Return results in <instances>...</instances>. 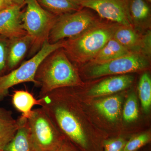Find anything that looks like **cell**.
Listing matches in <instances>:
<instances>
[{
    "label": "cell",
    "instance_id": "6da1fadb",
    "mask_svg": "<svg viewBox=\"0 0 151 151\" xmlns=\"http://www.w3.org/2000/svg\"><path fill=\"white\" fill-rule=\"evenodd\" d=\"M39 97L55 89L81 84L76 69L62 48L53 51L40 63L35 76Z\"/></svg>",
    "mask_w": 151,
    "mask_h": 151
},
{
    "label": "cell",
    "instance_id": "7a4b0ae2",
    "mask_svg": "<svg viewBox=\"0 0 151 151\" xmlns=\"http://www.w3.org/2000/svg\"><path fill=\"white\" fill-rule=\"evenodd\" d=\"M120 24H96L80 35L63 40V49L69 59L81 63L92 60L105 44L113 37Z\"/></svg>",
    "mask_w": 151,
    "mask_h": 151
},
{
    "label": "cell",
    "instance_id": "3957f363",
    "mask_svg": "<svg viewBox=\"0 0 151 151\" xmlns=\"http://www.w3.org/2000/svg\"><path fill=\"white\" fill-rule=\"evenodd\" d=\"M39 106L48 115L57 129L76 144L85 147L87 139L78 116L61 98L58 89L39 97Z\"/></svg>",
    "mask_w": 151,
    "mask_h": 151
},
{
    "label": "cell",
    "instance_id": "277c9868",
    "mask_svg": "<svg viewBox=\"0 0 151 151\" xmlns=\"http://www.w3.org/2000/svg\"><path fill=\"white\" fill-rule=\"evenodd\" d=\"M25 10L22 12L23 27L31 40L29 55L32 57L40 50L49 36L58 16L43 8L37 0H25Z\"/></svg>",
    "mask_w": 151,
    "mask_h": 151
},
{
    "label": "cell",
    "instance_id": "5b68a950",
    "mask_svg": "<svg viewBox=\"0 0 151 151\" xmlns=\"http://www.w3.org/2000/svg\"><path fill=\"white\" fill-rule=\"evenodd\" d=\"M63 41L50 43L47 40L37 53L9 73L0 76V102L8 96L13 86L25 82H32L36 85L35 76L39 66L49 55L62 48Z\"/></svg>",
    "mask_w": 151,
    "mask_h": 151
},
{
    "label": "cell",
    "instance_id": "8992f818",
    "mask_svg": "<svg viewBox=\"0 0 151 151\" xmlns=\"http://www.w3.org/2000/svg\"><path fill=\"white\" fill-rule=\"evenodd\" d=\"M98 22L91 13L82 9L58 16L50 33L49 42L55 43L76 37Z\"/></svg>",
    "mask_w": 151,
    "mask_h": 151
},
{
    "label": "cell",
    "instance_id": "52a82bcc",
    "mask_svg": "<svg viewBox=\"0 0 151 151\" xmlns=\"http://www.w3.org/2000/svg\"><path fill=\"white\" fill-rule=\"evenodd\" d=\"M30 132L39 151H57L62 144L58 129L42 108L33 109L27 119Z\"/></svg>",
    "mask_w": 151,
    "mask_h": 151
},
{
    "label": "cell",
    "instance_id": "ba28073f",
    "mask_svg": "<svg viewBox=\"0 0 151 151\" xmlns=\"http://www.w3.org/2000/svg\"><path fill=\"white\" fill-rule=\"evenodd\" d=\"M150 58L138 52H131L116 59L99 63H92L89 75L92 78L105 76L126 74L137 72L148 67Z\"/></svg>",
    "mask_w": 151,
    "mask_h": 151
},
{
    "label": "cell",
    "instance_id": "9c48e42d",
    "mask_svg": "<svg viewBox=\"0 0 151 151\" xmlns=\"http://www.w3.org/2000/svg\"><path fill=\"white\" fill-rule=\"evenodd\" d=\"M81 8L95 11L101 17L115 23L134 27L130 14L131 0H76Z\"/></svg>",
    "mask_w": 151,
    "mask_h": 151
},
{
    "label": "cell",
    "instance_id": "30bf717a",
    "mask_svg": "<svg viewBox=\"0 0 151 151\" xmlns=\"http://www.w3.org/2000/svg\"><path fill=\"white\" fill-rule=\"evenodd\" d=\"M22 7L14 5L0 12V35L12 39L27 34L22 23Z\"/></svg>",
    "mask_w": 151,
    "mask_h": 151
},
{
    "label": "cell",
    "instance_id": "8fae6325",
    "mask_svg": "<svg viewBox=\"0 0 151 151\" xmlns=\"http://www.w3.org/2000/svg\"><path fill=\"white\" fill-rule=\"evenodd\" d=\"M134 80V77L129 74L113 76L95 84L87 94L90 97H97L114 94L129 87Z\"/></svg>",
    "mask_w": 151,
    "mask_h": 151
},
{
    "label": "cell",
    "instance_id": "7c38bea8",
    "mask_svg": "<svg viewBox=\"0 0 151 151\" xmlns=\"http://www.w3.org/2000/svg\"><path fill=\"white\" fill-rule=\"evenodd\" d=\"M18 119L19 129L3 151H39L32 137L27 119L21 116Z\"/></svg>",
    "mask_w": 151,
    "mask_h": 151
},
{
    "label": "cell",
    "instance_id": "4fadbf2b",
    "mask_svg": "<svg viewBox=\"0 0 151 151\" xmlns=\"http://www.w3.org/2000/svg\"><path fill=\"white\" fill-rule=\"evenodd\" d=\"M31 40L27 34L20 37L9 39L7 58V71L17 68L29 50Z\"/></svg>",
    "mask_w": 151,
    "mask_h": 151
},
{
    "label": "cell",
    "instance_id": "5bb4252c",
    "mask_svg": "<svg viewBox=\"0 0 151 151\" xmlns=\"http://www.w3.org/2000/svg\"><path fill=\"white\" fill-rule=\"evenodd\" d=\"M113 37L131 52L143 54L144 35L136 32L134 27L119 25Z\"/></svg>",
    "mask_w": 151,
    "mask_h": 151
},
{
    "label": "cell",
    "instance_id": "9a60e30c",
    "mask_svg": "<svg viewBox=\"0 0 151 151\" xmlns=\"http://www.w3.org/2000/svg\"><path fill=\"white\" fill-rule=\"evenodd\" d=\"M19 127V119H14L12 111L0 107V150L13 139Z\"/></svg>",
    "mask_w": 151,
    "mask_h": 151
},
{
    "label": "cell",
    "instance_id": "2e32d148",
    "mask_svg": "<svg viewBox=\"0 0 151 151\" xmlns=\"http://www.w3.org/2000/svg\"><path fill=\"white\" fill-rule=\"evenodd\" d=\"M12 103L14 107L21 113V116L28 119L32 114L33 108L40 105V100L36 99L28 91L18 90L14 92Z\"/></svg>",
    "mask_w": 151,
    "mask_h": 151
},
{
    "label": "cell",
    "instance_id": "e0dca14e",
    "mask_svg": "<svg viewBox=\"0 0 151 151\" xmlns=\"http://www.w3.org/2000/svg\"><path fill=\"white\" fill-rule=\"evenodd\" d=\"M122 103V97L115 95L96 102L94 106L98 112L107 120L114 122L120 116Z\"/></svg>",
    "mask_w": 151,
    "mask_h": 151
},
{
    "label": "cell",
    "instance_id": "ac0fdd59",
    "mask_svg": "<svg viewBox=\"0 0 151 151\" xmlns=\"http://www.w3.org/2000/svg\"><path fill=\"white\" fill-rule=\"evenodd\" d=\"M37 1L44 9L58 17L74 12L82 9L76 0H37Z\"/></svg>",
    "mask_w": 151,
    "mask_h": 151
},
{
    "label": "cell",
    "instance_id": "d6986e66",
    "mask_svg": "<svg viewBox=\"0 0 151 151\" xmlns=\"http://www.w3.org/2000/svg\"><path fill=\"white\" fill-rule=\"evenodd\" d=\"M131 52H132L129 51L113 37L108 41L91 61L93 63L106 62L127 55Z\"/></svg>",
    "mask_w": 151,
    "mask_h": 151
},
{
    "label": "cell",
    "instance_id": "ffe728a7",
    "mask_svg": "<svg viewBox=\"0 0 151 151\" xmlns=\"http://www.w3.org/2000/svg\"><path fill=\"white\" fill-rule=\"evenodd\" d=\"M130 12L134 26L142 25L150 17V9L145 0H131Z\"/></svg>",
    "mask_w": 151,
    "mask_h": 151
},
{
    "label": "cell",
    "instance_id": "44dd1931",
    "mask_svg": "<svg viewBox=\"0 0 151 151\" xmlns=\"http://www.w3.org/2000/svg\"><path fill=\"white\" fill-rule=\"evenodd\" d=\"M138 92L143 111L147 113L151 105V78L148 73H143L141 76L138 85Z\"/></svg>",
    "mask_w": 151,
    "mask_h": 151
},
{
    "label": "cell",
    "instance_id": "7402d4cb",
    "mask_svg": "<svg viewBox=\"0 0 151 151\" xmlns=\"http://www.w3.org/2000/svg\"><path fill=\"white\" fill-rule=\"evenodd\" d=\"M123 118L125 122H132L138 119L139 108L137 98L134 93H131L127 98L123 110Z\"/></svg>",
    "mask_w": 151,
    "mask_h": 151
},
{
    "label": "cell",
    "instance_id": "603a6c76",
    "mask_svg": "<svg viewBox=\"0 0 151 151\" xmlns=\"http://www.w3.org/2000/svg\"><path fill=\"white\" fill-rule=\"evenodd\" d=\"M150 136L148 133H143L132 138L127 142L123 151H135L148 143Z\"/></svg>",
    "mask_w": 151,
    "mask_h": 151
},
{
    "label": "cell",
    "instance_id": "cb8c5ba5",
    "mask_svg": "<svg viewBox=\"0 0 151 151\" xmlns=\"http://www.w3.org/2000/svg\"><path fill=\"white\" fill-rule=\"evenodd\" d=\"M9 39L0 35V76L7 71V58Z\"/></svg>",
    "mask_w": 151,
    "mask_h": 151
},
{
    "label": "cell",
    "instance_id": "d4e9b609",
    "mask_svg": "<svg viewBox=\"0 0 151 151\" xmlns=\"http://www.w3.org/2000/svg\"><path fill=\"white\" fill-rule=\"evenodd\" d=\"M126 141L119 138L105 141L104 143V151H123Z\"/></svg>",
    "mask_w": 151,
    "mask_h": 151
},
{
    "label": "cell",
    "instance_id": "484cf974",
    "mask_svg": "<svg viewBox=\"0 0 151 151\" xmlns=\"http://www.w3.org/2000/svg\"><path fill=\"white\" fill-rule=\"evenodd\" d=\"M13 5L10 0H0V12Z\"/></svg>",
    "mask_w": 151,
    "mask_h": 151
},
{
    "label": "cell",
    "instance_id": "4316f807",
    "mask_svg": "<svg viewBox=\"0 0 151 151\" xmlns=\"http://www.w3.org/2000/svg\"><path fill=\"white\" fill-rule=\"evenodd\" d=\"M57 151H73V150H71V148L67 145H65L62 143L61 145L59 148V149Z\"/></svg>",
    "mask_w": 151,
    "mask_h": 151
},
{
    "label": "cell",
    "instance_id": "83f0119b",
    "mask_svg": "<svg viewBox=\"0 0 151 151\" xmlns=\"http://www.w3.org/2000/svg\"><path fill=\"white\" fill-rule=\"evenodd\" d=\"M14 5L23 6L25 5V0H10Z\"/></svg>",
    "mask_w": 151,
    "mask_h": 151
},
{
    "label": "cell",
    "instance_id": "f1b7e54d",
    "mask_svg": "<svg viewBox=\"0 0 151 151\" xmlns=\"http://www.w3.org/2000/svg\"><path fill=\"white\" fill-rule=\"evenodd\" d=\"M146 1H148L149 2L151 3V0H146Z\"/></svg>",
    "mask_w": 151,
    "mask_h": 151
},
{
    "label": "cell",
    "instance_id": "f546056e",
    "mask_svg": "<svg viewBox=\"0 0 151 151\" xmlns=\"http://www.w3.org/2000/svg\"><path fill=\"white\" fill-rule=\"evenodd\" d=\"M0 151H3V150H0Z\"/></svg>",
    "mask_w": 151,
    "mask_h": 151
}]
</instances>
